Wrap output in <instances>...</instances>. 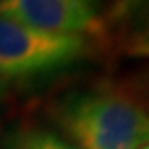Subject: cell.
<instances>
[{"label":"cell","mask_w":149,"mask_h":149,"mask_svg":"<svg viewBox=\"0 0 149 149\" xmlns=\"http://www.w3.org/2000/svg\"><path fill=\"white\" fill-rule=\"evenodd\" d=\"M50 119L77 149H140L149 142V111L119 88L65 93L50 106Z\"/></svg>","instance_id":"obj_1"},{"label":"cell","mask_w":149,"mask_h":149,"mask_svg":"<svg viewBox=\"0 0 149 149\" xmlns=\"http://www.w3.org/2000/svg\"><path fill=\"white\" fill-rule=\"evenodd\" d=\"M92 41L54 34L0 16V79L33 81L54 76L92 54Z\"/></svg>","instance_id":"obj_2"},{"label":"cell","mask_w":149,"mask_h":149,"mask_svg":"<svg viewBox=\"0 0 149 149\" xmlns=\"http://www.w3.org/2000/svg\"><path fill=\"white\" fill-rule=\"evenodd\" d=\"M0 16L54 34L101 38L106 33L102 0H4Z\"/></svg>","instance_id":"obj_3"},{"label":"cell","mask_w":149,"mask_h":149,"mask_svg":"<svg viewBox=\"0 0 149 149\" xmlns=\"http://www.w3.org/2000/svg\"><path fill=\"white\" fill-rule=\"evenodd\" d=\"M0 149H77L59 131L36 124H16L4 133Z\"/></svg>","instance_id":"obj_4"},{"label":"cell","mask_w":149,"mask_h":149,"mask_svg":"<svg viewBox=\"0 0 149 149\" xmlns=\"http://www.w3.org/2000/svg\"><path fill=\"white\" fill-rule=\"evenodd\" d=\"M149 15V0H110L104 9V22L108 25H133Z\"/></svg>","instance_id":"obj_5"},{"label":"cell","mask_w":149,"mask_h":149,"mask_svg":"<svg viewBox=\"0 0 149 149\" xmlns=\"http://www.w3.org/2000/svg\"><path fill=\"white\" fill-rule=\"evenodd\" d=\"M127 56L133 58H149V29L144 33H138L135 38H131L126 45Z\"/></svg>","instance_id":"obj_6"},{"label":"cell","mask_w":149,"mask_h":149,"mask_svg":"<svg viewBox=\"0 0 149 149\" xmlns=\"http://www.w3.org/2000/svg\"><path fill=\"white\" fill-rule=\"evenodd\" d=\"M4 95H6V83H4L2 79H0V102H2Z\"/></svg>","instance_id":"obj_7"},{"label":"cell","mask_w":149,"mask_h":149,"mask_svg":"<svg viewBox=\"0 0 149 149\" xmlns=\"http://www.w3.org/2000/svg\"><path fill=\"white\" fill-rule=\"evenodd\" d=\"M140 149H149V142H147V144H146L144 147H140Z\"/></svg>","instance_id":"obj_8"},{"label":"cell","mask_w":149,"mask_h":149,"mask_svg":"<svg viewBox=\"0 0 149 149\" xmlns=\"http://www.w3.org/2000/svg\"><path fill=\"white\" fill-rule=\"evenodd\" d=\"M2 4H4V0H0V6H2Z\"/></svg>","instance_id":"obj_9"}]
</instances>
